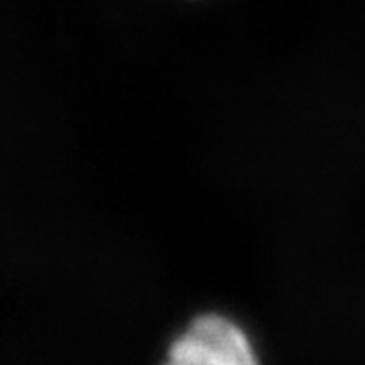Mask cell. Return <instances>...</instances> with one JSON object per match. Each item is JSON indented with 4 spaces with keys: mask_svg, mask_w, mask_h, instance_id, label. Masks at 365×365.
I'll list each match as a JSON object with an SVG mask.
<instances>
[{
    "mask_svg": "<svg viewBox=\"0 0 365 365\" xmlns=\"http://www.w3.org/2000/svg\"><path fill=\"white\" fill-rule=\"evenodd\" d=\"M163 365H260L248 335L222 314L195 319L173 341Z\"/></svg>",
    "mask_w": 365,
    "mask_h": 365,
    "instance_id": "obj_1",
    "label": "cell"
}]
</instances>
